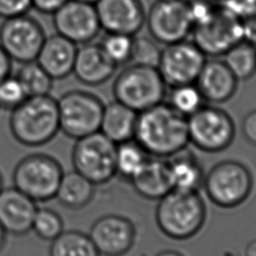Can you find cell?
Instances as JSON below:
<instances>
[{
  "instance_id": "20",
  "label": "cell",
  "mask_w": 256,
  "mask_h": 256,
  "mask_svg": "<svg viewBox=\"0 0 256 256\" xmlns=\"http://www.w3.org/2000/svg\"><path fill=\"white\" fill-rule=\"evenodd\" d=\"M77 47L58 33L46 36L36 61L54 81L65 79L72 74Z\"/></svg>"
},
{
  "instance_id": "41",
  "label": "cell",
  "mask_w": 256,
  "mask_h": 256,
  "mask_svg": "<svg viewBox=\"0 0 256 256\" xmlns=\"http://www.w3.org/2000/svg\"><path fill=\"white\" fill-rule=\"evenodd\" d=\"M245 256H256V239L251 240L245 248Z\"/></svg>"
},
{
  "instance_id": "37",
  "label": "cell",
  "mask_w": 256,
  "mask_h": 256,
  "mask_svg": "<svg viewBox=\"0 0 256 256\" xmlns=\"http://www.w3.org/2000/svg\"><path fill=\"white\" fill-rule=\"evenodd\" d=\"M243 39L256 47V8L241 19Z\"/></svg>"
},
{
  "instance_id": "9",
  "label": "cell",
  "mask_w": 256,
  "mask_h": 256,
  "mask_svg": "<svg viewBox=\"0 0 256 256\" xmlns=\"http://www.w3.org/2000/svg\"><path fill=\"white\" fill-rule=\"evenodd\" d=\"M189 143L209 153L228 148L235 136V124L224 109L203 105L187 117Z\"/></svg>"
},
{
  "instance_id": "26",
  "label": "cell",
  "mask_w": 256,
  "mask_h": 256,
  "mask_svg": "<svg viewBox=\"0 0 256 256\" xmlns=\"http://www.w3.org/2000/svg\"><path fill=\"white\" fill-rule=\"evenodd\" d=\"M222 60L238 81H245L256 73V47L245 40L230 48Z\"/></svg>"
},
{
  "instance_id": "40",
  "label": "cell",
  "mask_w": 256,
  "mask_h": 256,
  "mask_svg": "<svg viewBox=\"0 0 256 256\" xmlns=\"http://www.w3.org/2000/svg\"><path fill=\"white\" fill-rule=\"evenodd\" d=\"M12 60L0 46V82L11 74Z\"/></svg>"
},
{
  "instance_id": "33",
  "label": "cell",
  "mask_w": 256,
  "mask_h": 256,
  "mask_svg": "<svg viewBox=\"0 0 256 256\" xmlns=\"http://www.w3.org/2000/svg\"><path fill=\"white\" fill-rule=\"evenodd\" d=\"M28 97L16 75L10 74L0 82V109L11 111Z\"/></svg>"
},
{
  "instance_id": "44",
  "label": "cell",
  "mask_w": 256,
  "mask_h": 256,
  "mask_svg": "<svg viewBox=\"0 0 256 256\" xmlns=\"http://www.w3.org/2000/svg\"><path fill=\"white\" fill-rule=\"evenodd\" d=\"M77 1H81V2H86V3H90V4H95L98 0H77Z\"/></svg>"
},
{
  "instance_id": "34",
  "label": "cell",
  "mask_w": 256,
  "mask_h": 256,
  "mask_svg": "<svg viewBox=\"0 0 256 256\" xmlns=\"http://www.w3.org/2000/svg\"><path fill=\"white\" fill-rule=\"evenodd\" d=\"M193 27L207 22L218 8L215 0H186Z\"/></svg>"
},
{
  "instance_id": "7",
  "label": "cell",
  "mask_w": 256,
  "mask_h": 256,
  "mask_svg": "<svg viewBox=\"0 0 256 256\" xmlns=\"http://www.w3.org/2000/svg\"><path fill=\"white\" fill-rule=\"evenodd\" d=\"M103 101L85 90H70L57 99L60 132L71 139H79L100 129Z\"/></svg>"
},
{
  "instance_id": "21",
  "label": "cell",
  "mask_w": 256,
  "mask_h": 256,
  "mask_svg": "<svg viewBox=\"0 0 256 256\" xmlns=\"http://www.w3.org/2000/svg\"><path fill=\"white\" fill-rule=\"evenodd\" d=\"M130 182L141 197L150 200H159L172 190L166 159L160 157L149 156Z\"/></svg>"
},
{
  "instance_id": "10",
  "label": "cell",
  "mask_w": 256,
  "mask_h": 256,
  "mask_svg": "<svg viewBox=\"0 0 256 256\" xmlns=\"http://www.w3.org/2000/svg\"><path fill=\"white\" fill-rule=\"evenodd\" d=\"M192 42L209 58L223 56L243 39L241 19L218 3L213 16L205 23L192 28Z\"/></svg>"
},
{
  "instance_id": "30",
  "label": "cell",
  "mask_w": 256,
  "mask_h": 256,
  "mask_svg": "<svg viewBox=\"0 0 256 256\" xmlns=\"http://www.w3.org/2000/svg\"><path fill=\"white\" fill-rule=\"evenodd\" d=\"M31 231L40 239L51 242L64 231L63 218L53 209L38 207L32 221Z\"/></svg>"
},
{
  "instance_id": "4",
  "label": "cell",
  "mask_w": 256,
  "mask_h": 256,
  "mask_svg": "<svg viewBox=\"0 0 256 256\" xmlns=\"http://www.w3.org/2000/svg\"><path fill=\"white\" fill-rule=\"evenodd\" d=\"M166 87L157 68L129 63L116 76L112 92L116 101L139 113L163 102Z\"/></svg>"
},
{
  "instance_id": "6",
  "label": "cell",
  "mask_w": 256,
  "mask_h": 256,
  "mask_svg": "<svg viewBox=\"0 0 256 256\" xmlns=\"http://www.w3.org/2000/svg\"><path fill=\"white\" fill-rule=\"evenodd\" d=\"M202 186L209 200L221 208L241 205L253 188L249 168L236 160H223L204 174Z\"/></svg>"
},
{
  "instance_id": "3",
  "label": "cell",
  "mask_w": 256,
  "mask_h": 256,
  "mask_svg": "<svg viewBox=\"0 0 256 256\" xmlns=\"http://www.w3.org/2000/svg\"><path fill=\"white\" fill-rule=\"evenodd\" d=\"M158 201L155 220L165 236L174 240H186L203 227L206 207L198 191L172 189Z\"/></svg>"
},
{
  "instance_id": "2",
  "label": "cell",
  "mask_w": 256,
  "mask_h": 256,
  "mask_svg": "<svg viewBox=\"0 0 256 256\" xmlns=\"http://www.w3.org/2000/svg\"><path fill=\"white\" fill-rule=\"evenodd\" d=\"M10 112L9 129L21 145L41 147L60 132L57 99L50 94L28 96Z\"/></svg>"
},
{
  "instance_id": "25",
  "label": "cell",
  "mask_w": 256,
  "mask_h": 256,
  "mask_svg": "<svg viewBox=\"0 0 256 256\" xmlns=\"http://www.w3.org/2000/svg\"><path fill=\"white\" fill-rule=\"evenodd\" d=\"M49 256H100L88 234L78 230H64L53 239Z\"/></svg>"
},
{
  "instance_id": "23",
  "label": "cell",
  "mask_w": 256,
  "mask_h": 256,
  "mask_svg": "<svg viewBox=\"0 0 256 256\" xmlns=\"http://www.w3.org/2000/svg\"><path fill=\"white\" fill-rule=\"evenodd\" d=\"M138 113L113 101L104 105L99 131L115 144L133 139Z\"/></svg>"
},
{
  "instance_id": "32",
  "label": "cell",
  "mask_w": 256,
  "mask_h": 256,
  "mask_svg": "<svg viewBox=\"0 0 256 256\" xmlns=\"http://www.w3.org/2000/svg\"><path fill=\"white\" fill-rule=\"evenodd\" d=\"M159 45L152 37L134 36L129 63L157 68L162 52Z\"/></svg>"
},
{
  "instance_id": "18",
  "label": "cell",
  "mask_w": 256,
  "mask_h": 256,
  "mask_svg": "<svg viewBox=\"0 0 256 256\" xmlns=\"http://www.w3.org/2000/svg\"><path fill=\"white\" fill-rule=\"evenodd\" d=\"M205 102L220 104L233 97L238 80L220 58L206 59L195 83Z\"/></svg>"
},
{
  "instance_id": "28",
  "label": "cell",
  "mask_w": 256,
  "mask_h": 256,
  "mask_svg": "<svg viewBox=\"0 0 256 256\" xmlns=\"http://www.w3.org/2000/svg\"><path fill=\"white\" fill-rule=\"evenodd\" d=\"M22 83L28 96L50 94L54 80L36 60L21 64L15 74Z\"/></svg>"
},
{
  "instance_id": "1",
  "label": "cell",
  "mask_w": 256,
  "mask_h": 256,
  "mask_svg": "<svg viewBox=\"0 0 256 256\" xmlns=\"http://www.w3.org/2000/svg\"><path fill=\"white\" fill-rule=\"evenodd\" d=\"M133 139L149 156L168 158L189 143L187 117L163 101L138 113Z\"/></svg>"
},
{
  "instance_id": "36",
  "label": "cell",
  "mask_w": 256,
  "mask_h": 256,
  "mask_svg": "<svg viewBox=\"0 0 256 256\" xmlns=\"http://www.w3.org/2000/svg\"><path fill=\"white\" fill-rule=\"evenodd\" d=\"M218 3L240 19L247 16L256 8V0H222Z\"/></svg>"
},
{
  "instance_id": "19",
  "label": "cell",
  "mask_w": 256,
  "mask_h": 256,
  "mask_svg": "<svg viewBox=\"0 0 256 256\" xmlns=\"http://www.w3.org/2000/svg\"><path fill=\"white\" fill-rule=\"evenodd\" d=\"M117 68L100 44L91 41L78 45L72 74L84 85L98 86L107 82Z\"/></svg>"
},
{
  "instance_id": "17",
  "label": "cell",
  "mask_w": 256,
  "mask_h": 256,
  "mask_svg": "<svg viewBox=\"0 0 256 256\" xmlns=\"http://www.w3.org/2000/svg\"><path fill=\"white\" fill-rule=\"evenodd\" d=\"M37 208L35 201L14 186L0 191V224L7 234L20 237L31 232Z\"/></svg>"
},
{
  "instance_id": "39",
  "label": "cell",
  "mask_w": 256,
  "mask_h": 256,
  "mask_svg": "<svg viewBox=\"0 0 256 256\" xmlns=\"http://www.w3.org/2000/svg\"><path fill=\"white\" fill-rule=\"evenodd\" d=\"M68 0H31L32 8L42 14L53 15Z\"/></svg>"
},
{
  "instance_id": "13",
  "label": "cell",
  "mask_w": 256,
  "mask_h": 256,
  "mask_svg": "<svg viewBox=\"0 0 256 256\" xmlns=\"http://www.w3.org/2000/svg\"><path fill=\"white\" fill-rule=\"evenodd\" d=\"M207 57L189 40L165 45L157 69L166 86L195 83Z\"/></svg>"
},
{
  "instance_id": "5",
  "label": "cell",
  "mask_w": 256,
  "mask_h": 256,
  "mask_svg": "<svg viewBox=\"0 0 256 256\" xmlns=\"http://www.w3.org/2000/svg\"><path fill=\"white\" fill-rule=\"evenodd\" d=\"M64 173L60 162L46 153H31L21 158L12 172L13 186L36 203L55 198Z\"/></svg>"
},
{
  "instance_id": "27",
  "label": "cell",
  "mask_w": 256,
  "mask_h": 256,
  "mask_svg": "<svg viewBox=\"0 0 256 256\" xmlns=\"http://www.w3.org/2000/svg\"><path fill=\"white\" fill-rule=\"evenodd\" d=\"M148 158L149 155L134 139L116 144V175L130 181Z\"/></svg>"
},
{
  "instance_id": "42",
  "label": "cell",
  "mask_w": 256,
  "mask_h": 256,
  "mask_svg": "<svg viewBox=\"0 0 256 256\" xmlns=\"http://www.w3.org/2000/svg\"><path fill=\"white\" fill-rule=\"evenodd\" d=\"M7 233L4 230V228L2 227V225L0 224V252L4 249L6 241H7Z\"/></svg>"
},
{
  "instance_id": "43",
  "label": "cell",
  "mask_w": 256,
  "mask_h": 256,
  "mask_svg": "<svg viewBox=\"0 0 256 256\" xmlns=\"http://www.w3.org/2000/svg\"><path fill=\"white\" fill-rule=\"evenodd\" d=\"M155 256H183V255H182L180 252H178V251L168 249V250H162V251H160V252L157 253Z\"/></svg>"
},
{
  "instance_id": "15",
  "label": "cell",
  "mask_w": 256,
  "mask_h": 256,
  "mask_svg": "<svg viewBox=\"0 0 256 256\" xmlns=\"http://www.w3.org/2000/svg\"><path fill=\"white\" fill-rule=\"evenodd\" d=\"M88 235L100 256H123L135 242L136 228L125 216L106 214L93 222Z\"/></svg>"
},
{
  "instance_id": "11",
  "label": "cell",
  "mask_w": 256,
  "mask_h": 256,
  "mask_svg": "<svg viewBox=\"0 0 256 256\" xmlns=\"http://www.w3.org/2000/svg\"><path fill=\"white\" fill-rule=\"evenodd\" d=\"M46 38L44 28L27 14L4 19L0 25V46L12 61H34Z\"/></svg>"
},
{
  "instance_id": "16",
  "label": "cell",
  "mask_w": 256,
  "mask_h": 256,
  "mask_svg": "<svg viewBox=\"0 0 256 256\" xmlns=\"http://www.w3.org/2000/svg\"><path fill=\"white\" fill-rule=\"evenodd\" d=\"M95 9L101 30L135 36L144 26L146 12L141 0H98Z\"/></svg>"
},
{
  "instance_id": "24",
  "label": "cell",
  "mask_w": 256,
  "mask_h": 256,
  "mask_svg": "<svg viewBox=\"0 0 256 256\" xmlns=\"http://www.w3.org/2000/svg\"><path fill=\"white\" fill-rule=\"evenodd\" d=\"M94 194L95 185L73 169L63 173L54 199L67 209L79 210L92 201Z\"/></svg>"
},
{
  "instance_id": "12",
  "label": "cell",
  "mask_w": 256,
  "mask_h": 256,
  "mask_svg": "<svg viewBox=\"0 0 256 256\" xmlns=\"http://www.w3.org/2000/svg\"><path fill=\"white\" fill-rule=\"evenodd\" d=\"M145 24L150 36L164 46L186 40L193 28L186 0H156Z\"/></svg>"
},
{
  "instance_id": "22",
  "label": "cell",
  "mask_w": 256,
  "mask_h": 256,
  "mask_svg": "<svg viewBox=\"0 0 256 256\" xmlns=\"http://www.w3.org/2000/svg\"><path fill=\"white\" fill-rule=\"evenodd\" d=\"M172 189L198 191L204 179L203 168L198 158L186 148L165 158Z\"/></svg>"
},
{
  "instance_id": "35",
  "label": "cell",
  "mask_w": 256,
  "mask_h": 256,
  "mask_svg": "<svg viewBox=\"0 0 256 256\" xmlns=\"http://www.w3.org/2000/svg\"><path fill=\"white\" fill-rule=\"evenodd\" d=\"M31 8V0H0V17L8 19L24 15Z\"/></svg>"
},
{
  "instance_id": "45",
  "label": "cell",
  "mask_w": 256,
  "mask_h": 256,
  "mask_svg": "<svg viewBox=\"0 0 256 256\" xmlns=\"http://www.w3.org/2000/svg\"><path fill=\"white\" fill-rule=\"evenodd\" d=\"M3 187H4V186H3V176H2V174H1V172H0V191L2 190Z\"/></svg>"
},
{
  "instance_id": "46",
  "label": "cell",
  "mask_w": 256,
  "mask_h": 256,
  "mask_svg": "<svg viewBox=\"0 0 256 256\" xmlns=\"http://www.w3.org/2000/svg\"><path fill=\"white\" fill-rule=\"evenodd\" d=\"M215 1H217V2H220V1H222V0H215Z\"/></svg>"
},
{
  "instance_id": "31",
  "label": "cell",
  "mask_w": 256,
  "mask_h": 256,
  "mask_svg": "<svg viewBox=\"0 0 256 256\" xmlns=\"http://www.w3.org/2000/svg\"><path fill=\"white\" fill-rule=\"evenodd\" d=\"M134 36L122 33H106L99 43L106 56L118 67L130 62Z\"/></svg>"
},
{
  "instance_id": "14",
  "label": "cell",
  "mask_w": 256,
  "mask_h": 256,
  "mask_svg": "<svg viewBox=\"0 0 256 256\" xmlns=\"http://www.w3.org/2000/svg\"><path fill=\"white\" fill-rule=\"evenodd\" d=\"M52 16L56 33L76 45L93 41L101 30L94 4L68 0Z\"/></svg>"
},
{
  "instance_id": "8",
  "label": "cell",
  "mask_w": 256,
  "mask_h": 256,
  "mask_svg": "<svg viewBox=\"0 0 256 256\" xmlns=\"http://www.w3.org/2000/svg\"><path fill=\"white\" fill-rule=\"evenodd\" d=\"M116 144L100 131L75 140L71 161L73 169L95 186L108 183L116 175Z\"/></svg>"
},
{
  "instance_id": "38",
  "label": "cell",
  "mask_w": 256,
  "mask_h": 256,
  "mask_svg": "<svg viewBox=\"0 0 256 256\" xmlns=\"http://www.w3.org/2000/svg\"><path fill=\"white\" fill-rule=\"evenodd\" d=\"M242 133L250 144L256 146V109L244 116L242 121Z\"/></svg>"
},
{
  "instance_id": "29",
  "label": "cell",
  "mask_w": 256,
  "mask_h": 256,
  "mask_svg": "<svg viewBox=\"0 0 256 256\" xmlns=\"http://www.w3.org/2000/svg\"><path fill=\"white\" fill-rule=\"evenodd\" d=\"M204 102L197 86L192 83L172 87L167 103L176 112L188 117L203 106Z\"/></svg>"
}]
</instances>
